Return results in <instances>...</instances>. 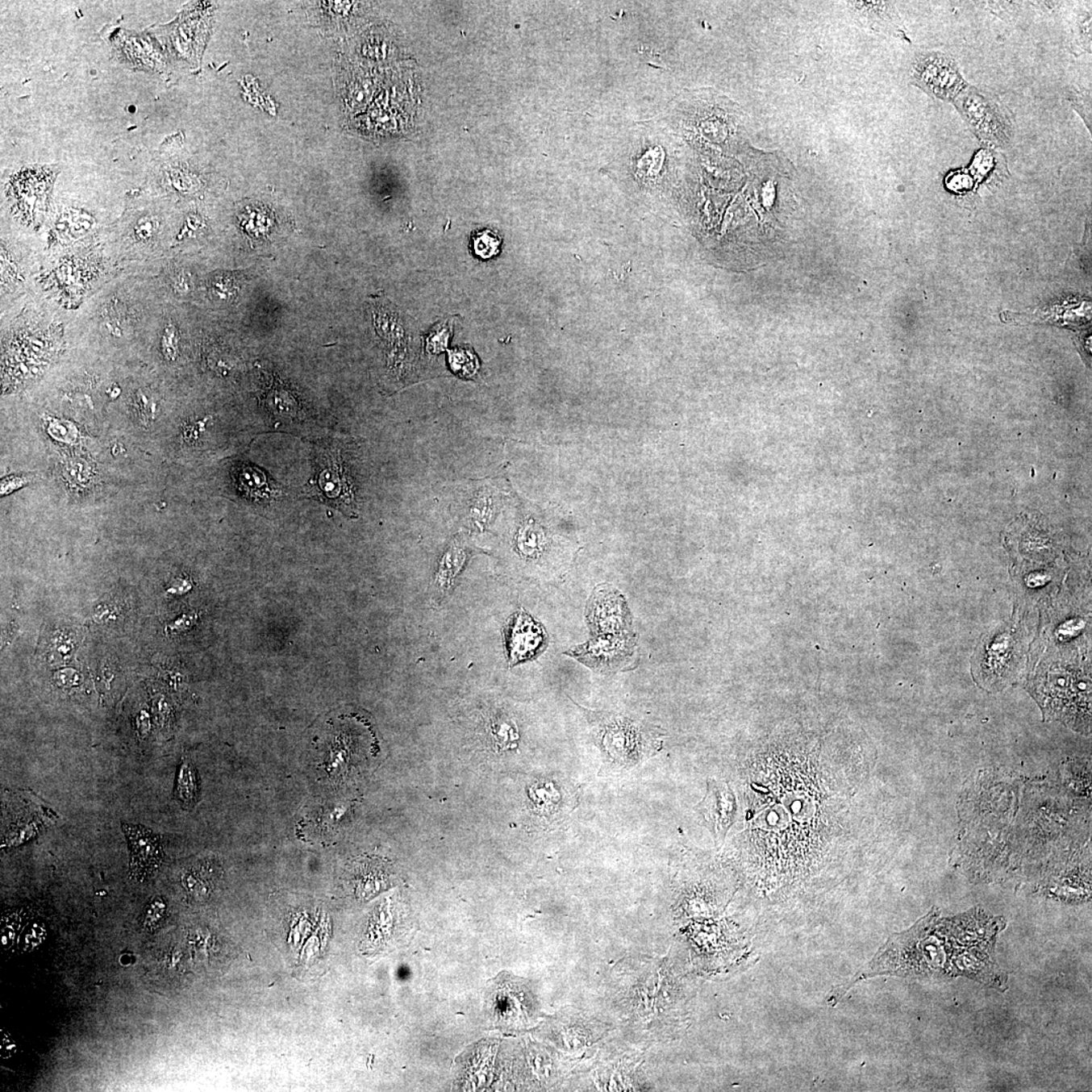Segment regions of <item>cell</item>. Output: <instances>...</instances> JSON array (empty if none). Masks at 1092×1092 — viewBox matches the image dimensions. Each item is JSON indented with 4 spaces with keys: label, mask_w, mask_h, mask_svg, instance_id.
<instances>
[{
    "label": "cell",
    "mask_w": 1092,
    "mask_h": 1092,
    "mask_svg": "<svg viewBox=\"0 0 1092 1092\" xmlns=\"http://www.w3.org/2000/svg\"><path fill=\"white\" fill-rule=\"evenodd\" d=\"M948 927V919H939L936 912L932 911L910 930L892 935L872 961L842 991L847 992L854 984L876 976L950 977L946 962L948 954L958 960L965 977L991 987H1002L1003 975L998 971L994 957L996 936L947 951Z\"/></svg>",
    "instance_id": "obj_1"
},
{
    "label": "cell",
    "mask_w": 1092,
    "mask_h": 1092,
    "mask_svg": "<svg viewBox=\"0 0 1092 1092\" xmlns=\"http://www.w3.org/2000/svg\"><path fill=\"white\" fill-rule=\"evenodd\" d=\"M660 122L689 147L706 152L736 153L748 135V115L739 103L712 89L681 91Z\"/></svg>",
    "instance_id": "obj_2"
},
{
    "label": "cell",
    "mask_w": 1092,
    "mask_h": 1092,
    "mask_svg": "<svg viewBox=\"0 0 1092 1092\" xmlns=\"http://www.w3.org/2000/svg\"><path fill=\"white\" fill-rule=\"evenodd\" d=\"M954 103L980 140L999 147L1010 144L1012 135L1010 119L990 95L968 86Z\"/></svg>",
    "instance_id": "obj_3"
},
{
    "label": "cell",
    "mask_w": 1092,
    "mask_h": 1092,
    "mask_svg": "<svg viewBox=\"0 0 1092 1092\" xmlns=\"http://www.w3.org/2000/svg\"><path fill=\"white\" fill-rule=\"evenodd\" d=\"M911 75L915 86L944 102H954L968 87L955 60L940 52L919 55Z\"/></svg>",
    "instance_id": "obj_4"
},
{
    "label": "cell",
    "mask_w": 1092,
    "mask_h": 1092,
    "mask_svg": "<svg viewBox=\"0 0 1092 1092\" xmlns=\"http://www.w3.org/2000/svg\"><path fill=\"white\" fill-rule=\"evenodd\" d=\"M636 648V639L631 631L605 633L569 649L567 655L593 671L610 673L631 665Z\"/></svg>",
    "instance_id": "obj_5"
},
{
    "label": "cell",
    "mask_w": 1092,
    "mask_h": 1092,
    "mask_svg": "<svg viewBox=\"0 0 1092 1092\" xmlns=\"http://www.w3.org/2000/svg\"><path fill=\"white\" fill-rule=\"evenodd\" d=\"M590 629L594 635L628 632L632 619L627 602L619 590L602 585L594 590L586 610Z\"/></svg>",
    "instance_id": "obj_6"
},
{
    "label": "cell",
    "mask_w": 1092,
    "mask_h": 1092,
    "mask_svg": "<svg viewBox=\"0 0 1092 1092\" xmlns=\"http://www.w3.org/2000/svg\"><path fill=\"white\" fill-rule=\"evenodd\" d=\"M504 639L511 667L536 659L548 644L544 627L524 611L510 617L504 628Z\"/></svg>",
    "instance_id": "obj_7"
},
{
    "label": "cell",
    "mask_w": 1092,
    "mask_h": 1092,
    "mask_svg": "<svg viewBox=\"0 0 1092 1092\" xmlns=\"http://www.w3.org/2000/svg\"><path fill=\"white\" fill-rule=\"evenodd\" d=\"M696 811L717 846L723 844L736 820L737 801L731 787L723 781L708 779L706 795L697 805Z\"/></svg>",
    "instance_id": "obj_8"
},
{
    "label": "cell",
    "mask_w": 1092,
    "mask_h": 1092,
    "mask_svg": "<svg viewBox=\"0 0 1092 1092\" xmlns=\"http://www.w3.org/2000/svg\"><path fill=\"white\" fill-rule=\"evenodd\" d=\"M315 485L326 500L352 515L356 510V488L352 473L338 450H328L323 457Z\"/></svg>",
    "instance_id": "obj_9"
},
{
    "label": "cell",
    "mask_w": 1092,
    "mask_h": 1092,
    "mask_svg": "<svg viewBox=\"0 0 1092 1092\" xmlns=\"http://www.w3.org/2000/svg\"><path fill=\"white\" fill-rule=\"evenodd\" d=\"M123 831L129 843L131 876L135 880L144 881L156 872L161 863L160 838L142 826L123 823Z\"/></svg>",
    "instance_id": "obj_10"
},
{
    "label": "cell",
    "mask_w": 1092,
    "mask_h": 1092,
    "mask_svg": "<svg viewBox=\"0 0 1092 1092\" xmlns=\"http://www.w3.org/2000/svg\"><path fill=\"white\" fill-rule=\"evenodd\" d=\"M847 6L861 25L876 34L911 42L907 30L895 3L890 2H848Z\"/></svg>",
    "instance_id": "obj_11"
},
{
    "label": "cell",
    "mask_w": 1092,
    "mask_h": 1092,
    "mask_svg": "<svg viewBox=\"0 0 1092 1092\" xmlns=\"http://www.w3.org/2000/svg\"><path fill=\"white\" fill-rule=\"evenodd\" d=\"M2 927V947L6 951L30 952L46 939L44 924L38 919H26L22 912L3 915Z\"/></svg>",
    "instance_id": "obj_12"
},
{
    "label": "cell",
    "mask_w": 1092,
    "mask_h": 1092,
    "mask_svg": "<svg viewBox=\"0 0 1092 1092\" xmlns=\"http://www.w3.org/2000/svg\"><path fill=\"white\" fill-rule=\"evenodd\" d=\"M521 992H504L503 994H498L495 999V1010L499 1014V1018L509 1020V1022L520 1023L527 1018V998L526 994Z\"/></svg>",
    "instance_id": "obj_13"
},
{
    "label": "cell",
    "mask_w": 1092,
    "mask_h": 1092,
    "mask_svg": "<svg viewBox=\"0 0 1092 1092\" xmlns=\"http://www.w3.org/2000/svg\"><path fill=\"white\" fill-rule=\"evenodd\" d=\"M606 748L620 758H629L637 748V733L632 727H613L605 735Z\"/></svg>",
    "instance_id": "obj_14"
},
{
    "label": "cell",
    "mask_w": 1092,
    "mask_h": 1092,
    "mask_svg": "<svg viewBox=\"0 0 1092 1092\" xmlns=\"http://www.w3.org/2000/svg\"><path fill=\"white\" fill-rule=\"evenodd\" d=\"M266 405L274 416L284 420L296 419L300 411L296 398L282 386H273L270 390Z\"/></svg>",
    "instance_id": "obj_15"
},
{
    "label": "cell",
    "mask_w": 1092,
    "mask_h": 1092,
    "mask_svg": "<svg viewBox=\"0 0 1092 1092\" xmlns=\"http://www.w3.org/2000/svg\"><path fill=\"white\" fill-rule=\"evenodd\" d=\"M174 793L177 798L186 806H193L197 801L198 794L197 773L193 764L187 761L182 762L179 768Z\"/></svg>",
    "instance_id": "obj_16"
},
{
    "label": "cell",
    "mask_w": 1092,
    "mask_h": 1092,
    "mask_svg": "<svg viewBox=\"0 0 1092 1092\" xmlns=\"http://www.w3.org/2000/svg\"><path fill=\"white\" fill-rule=\"evenodd\" d=\"M238 483L242 492L251 498H269L271 489L266 477L260 470L244 466L239 473Z\"/></svg>",
    "instance_id": "obj_17"
},
{
    "label": "cell",
    "mask_w": 1092,
    "mask_h": 1092,
    "mask_svg": "<svg viewBox=\"0 0 1092 1092\" xmlns=\"http://www.w3.org/2000/svg\"><path fill=\"white\" fill-rule=\"evenodd\" d=\"M529 794L533 804L542 813L555 811L561 800L559 791L551 783L541 782L533 785L530 788Z\"/></svg>",
    "instance_id": "obj_18"
},
{
    "label": "cell",
    "mask_w": 1092,
    "mask_h": 1092,
    "mask_svg": "<svg viewBox=\"0 0 1092 1092\" xmlns=\"http://www.w3.org/2000/svg\"><path fill=\"white\" fill-rule=\"evenodd\" d=\"M474 253L481 259H490L499 253L502 239L491 230L477 231L473 236Z\"/></svg>",
    "instance_id": "obj_19"
},
{
    "label": "cell",
    "mask_w": 1092,
    "mask_h": 1092,
    "mask_svg": "<svg viewBox=\"0 0 1092 1092\" xmlns=\"http://www.w3.org/2000/svg\"><path fill=\"white\" fill-rule=\"evenodd\" d=\"M1072 44L1074 50L1079 52L1090 51L1091 49V14L1086 13L1079 15L1077 21L1074 23L1073 31H1072Z\"/></svg>",
    "instance_id": "obj_20"
},
{
    "label": "cell",
    "mask_w": 1092,
    "mask_h": 1092,
    "mask_svg": "<svg viewBox=\"0 0 1092 1092\" xmlns=\"http://www.w3.org/2000/svg\"><path fill=\"white\" fill-rule=\"evenodd\" d=\"M492 736L494 741H495V747L499 748L500 751L516 747L518 735L508 721H497V723L492 727Z\"/></svg>",
    "instance_id": "obj_21"
},
{
    "label": "cell",
    "mask_w": 1092,
    "mask_h": 1092,
    "mask_svg": "<svg viewBox=\"0 0 1092 1092\" xmlns=\"http://www.w3.org/2000/svg\"><path fill=\"white\" fill-rule=\"evenodd\" d=\"M1071 102H1073V106L1076 110L1079 111L1080 115H1082V117L1084 119V121H1086L1087 125L1090 126V127L1091 125L1090 93H1088V91H1084V93H1076L1073 94V98H1071Z\"/></svg>",
    "instance_id": "obj_22"
},
{
    "label": "cell",
    "mask_w": 1092,
    "mask_h": 1092,
    "mask_svg": "<svg viewBox=\"0 0 1092 1092\" xmlns=\"http://www.w3.org/2000/svg\"><path fill=\"white\" fill-rule=\"evenodd\" d=\"M162 348L169 361L175 360L177 354V335L175 327L169 325L165 330L162 339Z\"/></svg>",
    "instance_id": "obj_23"
},
{
    "label": "cell",
    "mask_w": 1092,
    "mask_h": 1092,
    "mask_svg": "<svg viewBox=\"0 0 1092 1092\" xmlns=\"http://www.w3.org/2000/svg\"><path fill=\"white\" fill-rule=\"evenodd\" d=\"M473 357V356H469V354L460 352H454L453 356L452 354L450 360H452V365L454 369L460 370L462 374H469V376H470V374L476 373V365H468L466 364V361L472 360Z\"/></svg>",
    "instance_id": "obj_24"
},
{
    "label": "cell",
    "mask_w": 1092,
    "mask_h": 1092,
    "mask_svg": "<svg viewBox=\"0 0 1092 1092\" xmlns=\"http://www.w3.org/2000/svg\"><path fill=\"white\" fill-rule=\"evenodd\" d=\"M31 477L26 476H15L6 477L2 481V495H9V494L17 491V490L25 487L29 484Z\"/></svg>",
    "instance_id": "obj_25"
},
{
    "label": "cell",
    "mask_w": 1092,
    "mask_h": 1092,
    "mask_svg": "<svg viewBox=\"0 0 1092 1092\" xmlns=\"http://www.w3.org/2000/svg\"><path fill=\"white\" fill-rule=\"evenodd\" d=\"M0 1035H2V1038H0V1057L10 1058L17 1051V1045L6 1031L2 1030Z\"/></svg>",
    "instance_id": "obj_26"
},
{
    "label": "cell",
    "mask_w": 1092,
    "mask_h": 1092,
    "mask_svg": "<svg viewBox=\"0 0 1092 1092\" xmlns=\"http://www.w3.org/2000/svg\"><path fill=\"white\" fill-rule=\"evenodd\" d=\"M154 228L155 226L153 221L148 220V219H145V220H141L140 222L138 223V225L137 227H135V235H137L139 238L142 239V240H146V239H148L151 236H152L154 233Z\"/></svg>",
    "instance_id": "obj_27"
},
{
    "label": "cell",
    "mask_w": 1092,
    "mask_h": 1092,
    "mask_svg": "<svg viewBox=\"0 0 1092 1092\" xmlns=\"http://www.w3.org/2000/svg\"><path fill=\"white\" fill-rule=\"evenodd\" d=\"M195 619H197V616L194 615V614H190V615H185L182 616L181 619L175 621V623L173 625H170L169 627L171 628V631H173V632L186 631V629H189L191 627H193V624L195 623Z\"/></svg>",
    "instance_id": "obj_28"
},
{
    "label": "cell",
    "mask_w": 1092,
    "mask_h": 1092,
    "mask_svg": "<svg viewBox=\"0 0 1092 1092\" xmlns=\"http://www.w3.org/2000/svg\"><path fill=\"white\" fill-rule=\"evenodd\" d=\"M185 281L186 280L183 276H179L178 277L175 278L174 286L175 289H177L178 292L183 293L185 292V290H187L186 289L187 285Z\"/></svg>",
    "instance_id": "obj_29"
}]
</instances>
